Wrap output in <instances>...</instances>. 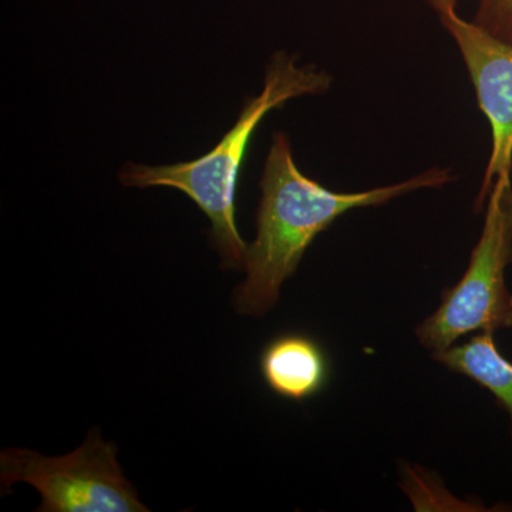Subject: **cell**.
<instances>
[{
	"instance_id": "6da1fadb",
	"label": "cell",
	"mask_w": 512,
	"mask_h": 512,
	"mask_svg": "<svg viewBox=\"0 0 512 512\" xmlns=\"http://www.w3.org/2000/svg\"><path fill=\"white\" fill-rule=\"evenodd\" d=\"M451 181V170L436 167L399 184L360 192L332 191L299 170L291 141L286 134L276 133L261 178L255 241L245 256L247 278L234 292L235 311L249 316L272 311L306 249L346 212L380 207L410 192L441 188Z\"/></svg>"
},
{
	"instance_id": "7a4b0ae2",
	"label": "cell",
	"mask_w": 512,
	"mask_h": 512,
	"mask_svg": "<svg viewBox=\"0 0 512 512\" xmlns=\"http://www.w3.org/2000/svg\"><path fill=\"white\" fill-rule=\"evenodd\" d=\"M332 83L328 72L312 64L298 66L293 57L276 52L266 66L262 92L245 103L237 123L217 146L197 160L183 163H127L121 168L120 183L124 187H168L184 192L207 215L212 247L220 255L222 268L244 271L248 245L237 225V188L252 136L272 110L298 97L328 93Z\"/></svg>"
},
{
	"instance_id": "3957f363",
	"label": "cell",
	"mask_w": 512,
	"mask_h": 512,
	"mask_svg": "<svg viewBox=\"0 0 512 512\" xmlns=\"http://www.w3.org/2000/svg\"><path fill=\"white\" fill-rule=\"evenodd\" d=\"M511 262L512 180H497L466 274L443 292L439 309L417 326L420 345L440 352L470 333L512 328V293L505 285V269Z\"/></svg>"
},
{
	"instance_id": "277c9868",
	"label": "cell",
	"mask_w": 512,
	"mask_h": 512,
	"mask_svg": "<svg viewBox=\"0 0 512 512\" xmlns=\"http://www.w3.org/2000/svg\"><path fill=\"white\" fill-rule=\"evenodd\" d=\"M26 483L42 495L37 512H148L136 488L124 477L117 448L92 429L79 448L47 457L28 448L0 453L2 493Z\"/></svg>"
},
{
	"instance_id": "5b68a950",
	"label": "cell",
	"mask_w": 512,
	"mask_h": 512,
	"mask_svg": "<svg viewBox=\"0 0 512 512\" xmlns=\"http://www.w3.org/2000/svg\"><path fill=\"white\" fill-rule=\"evenodd\" d=\"M439 15L457 43L478 107L491 127V154L476 200V211H480L495 181L511 180L512 175V45L461 19L456 8Z\"/></svg>"
},
{
	"instance_id": "8992f818",
	"label": "cell",
	"mask_w": 512,
	"mask_h": 512,
	"mask_svg": "<svg viewBox=\"0 0 512 512\" xmlns=\"http://www.w3.org/2000/svg\"><path fill=\"white\" fill-rule=\"evenodd\" d=\"M262 379L282 399L305 402L328 386L330 366L318 340L303 333H284L262 350Z\"/></svg>"
},
{
	"instance_id": "52a82bcc",
	"label": "cell",
	"mask_w": 512,
	"mask_h": 512,
	"mask_svg": "<svg viewBox=\"0 0 512 512\" xmlns=\"http://www.w3.org/2000/svg\"><path fill=\"white\" fill-rule=\"evenodd\" d=\"M433 357L450 372L458 373L490 390L510 414L512 426V363L493 339V333H477L463 345L433 352Z\"/></svg>"
},
{
	"instance_id": "ba28073f",
	"label": "cell",
	"mask_w": 512,
	"mask_h": 512,
	"mask_svg": "<svg viewBox=\"0 0 512 512\" xmlns=\"http://www.w3.org/2000/svg\"><path fill=\"white\" fill-rule=\"evenodd\" d=\"M473 22L512 45V0H480Z\"/></svg>"
}]
</instances>
